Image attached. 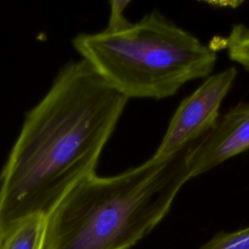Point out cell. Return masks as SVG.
Masks as SVG:
<instances>
[{
  "mask_svg": "<svg viewBox=\"0 0 249 249\" xmlns=\"http://www.w3.org/2000/svg\"><path fill=\"white\" fill-rule=\"evenodd\" d=\"M109 4H110V17H109L108 26L106 27V29H109V30L121 29L130 23L124 15V11L126 8V6L129 4V1L114 0V1H110Z\"/></svg>",
  "mask_w": 249,
  "mask_h": 249,
  "instance_id": "cell-9",
  "label": "cell"
},
{
  "mask_svg": "<svg viewBox=\"0 0 249 249\" xmlns=\"http://www.w3.org/2000/svg\"><path fill=\"white\" fill-rule=\"evenodd\" d=\"M47 223L40 214L19 221L3 235L2 249H45Z\"/></svg>",
  "mask_w": 249,
  "mask_h": 249,
  "instance_id": "cell-6",
  "label": "cell"
},
{
  "mask_svg": "<svg viewBox=\"0 0 249 249\" xmlns=\"http://www.w3.org/2000/svg\"><path fill=\"white\" fill-rule=\"evenodd\" d=\"M188 147L115 176L82 180L48 216L45 249L131 248L165 217L190 180Z\"/></svg>",
  "mask_w": 249,
  "mask_h": 249,
  "instance_id": "cell-2",
  "label": "cell"
},
{
  "mask_svg": "<svg viewBox=\"0 0 249 249\" xmlns=\"http://www.w3.org/2000/svg\"><path fill=\"white\" fill-rule=\"evenodd\" d=\"M235 67L230 66L208 76L174 112L153 158L165 159L187 148L206 135L219 119V110L236 78Z\"/></svg>",
  "mask_w": 249,
  "mask_h": 249,
  "instance_id": "cell-4",
  "label": "cell"
},
{
  "mask_svg": "<svg viewBox=\"0 0 249 249\" xmlns=\"http://www.w3.org/2000/svg\"><path fill=\"white\" fill-rule=\"evenodd\" d=\"M229 57L249 72V26L234 24L226 38Z\"/></svg>",
  "mask_w": 249,
  "mask_h": 249,
  "instance_id": "cell-7",
  "label": "cell"
},
{
  "mask_svg": "<svg viewBox=\"0 0 249 249\" xmlns=\"http://www.w3.org/2000/svg\"><path fill=\"white\" fill-rule=\"evenodd\" d=\"M73 47L127 99L172 96L210 76L217 60L210 47L159 11L121 29L81 33Z\"/></svg>",
  "mask_w": 249,
  "mask_h": 249,
  "instance_id": "cell-3",
  "label": "cell"
},
{
  "mask_svg": "<svg viewBox=\"0 0 249 249\" xmlns=\"http://www.w3.org/2000/svg\"><path fill=\"white\" fill-rule=\"evenodd\" d=\"M127 98L88 61L65 64L25 116L0 172V232L19 221L49 216L100 154Z\"/></svg>",
  "mask_w": 249,
  "mask_h": 249,
  "instance_id": "cell-1",
  "label": "cell"
},
{
  "mask_svg": "<svg viewBox=\"0 0 249 249\" xmlns=\"http://www.w3.org/2000/svg\"><path fill=\"white\" fill-rule=\"evenodd\" d=\"M2 244H3V234L0 232V249H2Z\"/></svg>",
  "mask_w": 249,
  "mask_h": 249,
  "instance_id": "cell-10",
  "label": "cell"
},
{
  "mask_svg": "<svg viewBox=\"0 0 249 249\" xmlns=\"http://www.w3.org/2000/svg\"><path fill=\"white\" fill-rule=\"evenodd\" d=\"M249 149V102H239L220 117L215 126L188 147L189 179L197 177Z\"/></svg>",
  "mask_w": 249,
  "mask_h": 249,
  "instance_id": "cell-5",
  "label": "cell"
},
{
  "mask_svg": "<svg viewBox=\"0 0 249 249\" xmlns=\"http://www.w3.org/2000/svg\"><path fill=\"white\" fill-rule=\"evenodd\" d=\"M200 249H249V227L232 232H221Z\"/></svg>",
  "mask_w": 249,
  "mask_h": 249,
  "instance_id": "cell-8",
  "label": "cell"
}]
</instances>
